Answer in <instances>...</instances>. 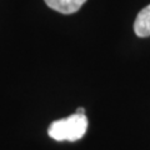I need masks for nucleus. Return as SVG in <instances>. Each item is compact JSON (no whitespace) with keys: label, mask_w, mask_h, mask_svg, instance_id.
<instances>
[{"label":"nucleus","mask_w":150,"mask_h":150,"mask_svg":"<svg viewBox=\"0 0 150 150\" xmlns=\"http://www.w3.org/2000/svg\"><path fill=\"white\" fill-rule=\"evenodd\" d=\"M88 130V118L85 114L74 112L64 119L55 120L50 124L48 134L56 142H76L85 135Z\"/></svg>","instance_id":"1"},{"label":"nucleus","mask_w":150,"mask_h":150,"mask_svg":"<svg viewBox=\"0 0 150 150\" xmlns=\"http://www.w3.org/2000/svg\"><path fill=\"white\" fill-rule=\"evenodd\" d=\"M134 31L139 38L150 36V5L140 10L134 21Z\"/></svg>","instance_id":"3"},{"label":"nucleus","mask_w":150,"mask_h":150,"mask_svg":"<svg viewBox=\"0 0 150 150\" xmlns=\"http://www.w3.org/2000/svg\"><path fill=\"white\" fill-rule=\"evenodd\" d=\"M75 112H78V114H85V109H84V108H79Z\"/></svg>","instance_id":"4"},{"label":"nucleus","mask_w":150,"mask_h":150,"mask_svg":"<svg viewBox=\"0 0 150 150\" xmlns=\"http://www.w3.org/2000/svg\"><path fill=\"white\" fill-rule=\"evenodd\" d=\"M45 4L55 11L62 14H73L76 13L86 0H44Z\"/></svg>","instance_id":"2"}]
</instances>
